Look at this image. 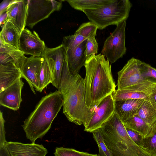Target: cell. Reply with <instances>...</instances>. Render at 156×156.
Masks as SVG:
<instances>
[{
    "label": "cell",
    "instance_id": "1",
    "mask_svg": "<svg viewBox=\"0 0 156 156\" xmlns=\"http://www.w3.org/2000/svg\"><path fill=\"white\" fill-rule=\"evenodd\" d=\"M58 91L63 99V113L68 120L77 125L88 124L95 110L87 108L85 102L84 80L69 70L67 59L64 63Z\"/></svg>",
    "mask_w": 156,
    "mask_h": 156
},
{
    "label": "cell",
    "instance_id": "2",
    "mask_svg": "<svg viewBox=\"0 0 156 156\" xmlns=\"http://www.w3.org/2000/svg\"><path fill=\"white\" fill-rule=\"evenodd\" d=\"M85 102L90 109H95L106 97L115 90L110 62L100 54L87 58L84 65Z\"/></svg>",
    "mask_w": 156,
    "mask_h": 156
},
{
    "label": "cell",
    "instance_id": "3",
    "mask_svg": "<svg viewBox=\"0 0 156 156\" xmlns=\"http://www.w3.org/2000/svg\"><path fill=\"white\" fill-rule=\"evenodd\" d=\"M63 105L62 94L58 90L42 97L22 126L27 139L35 143L43 137Z\"/></svg>",
    "mask_w": 156,
    "mask_h": 156
},
{
    "label": "cell",
    "instance_id": "4",
    "mask_svg": "<svg viewBox=\"0 0 156 156\" xmlns=\"http://www.w3.org/2000/svg\"><path fill=\"white\" fill-rule=\"evenodd\" d=\"M101 129L105 143L112 156H153L132 140L115 112Z\"/></svg>",
    "mask_w": 156,
    "mask_h": 156
},
{
    "label": "cell",
    "instance_id": "5",
    "mask_svg": "<svg viewBox=\"0 0 156 156\" xmlns=\"http://www.w3.org/2000/svg\"><path fill=\"white\" fill-rule=\"evenodd\" d=\"M132 4L128 0H112L99 8L83 11L90 22L95 24L98 29L118 23L128 18Z\"/></svg>",
    "mask_w": 156,
    "mask_h": 156
},
{
    "label": "cell",
    "instance_id": "6",
    "mask_svg": "<svg viewBox=\"0 0 156 156\" xmlns=\"http://www.w3.org/2000/svg\"><path fill=\"white\" fill-rule=\"evenodd\" d=\"M126 20L117 24L115 30L104 42L101 54L111 63L122 58L126 53L125 42Z\"/></svg>",
    "mask_w": 156,
    "mask_h": 156
},
{
    "label": "cell",
    "instance_id": "7",
    "mask_svg": "<svg viewBox=\"0 0 156 156\" xmlns=\"http://www.w3.org/2000/svg\"><path fill=\"white\" fill-rule=\"evenodd\" d=\"M63 0H27L28 9L26 26L31 28L48 18L54 11L61 9Z\"/></svg>",
    "mask_w": 156,
    "mask_h": 156
},
{
    "label": "cell",
    "instance_id": "8",
    "mask_svg": "<svg viewBox=\"0 0 156 156\" xmlns=\"http://www.w3.org/2000/svg\"><path fill=\"white\" fill-rule=\"evenodd\" d=\"M115 112V101L112 94L105 98L97 106L92 117L84 127V130L92 133L101 128Z\"/></svg>",
    "mask_w": 156,
    "mask_h": 156
},
{
    "label": "cell",
    "instance_id": "9",
    "mask_svg": "<svg viewBox=\"0 0 156 156\" xmlns=\"http://www.w3.org/2000/svg\"><path fill=\"white\" fill-rule=\"evenodd\" d=\"M140 60L132 58L118 72V90L125 89L142 82L144 80L141 76Z\"/></svg>",
    "mask_w": 156,
    "mask_h": 156
},
{
    "label": "cell",
    "instance_id": "10",
    "mask_svg": "<svg viewBox=\"0 0 156 156\" xmlns=\"http://www.w3.org/2000/svg\"><path fill=\"white\" fill-rule=\"evenodd\" d=\"M66 54V50L63 45L61 44L54 48H50L46 47L41 56L53 67L51 83L58 89L60 82Z\"/></svg>",
    "mask_w": 156,
    "mask_h": 156
},
{
    "label": "cell",
    "instance_id": "11",
    "mask_svg": "<svg viewBox=\"0 0 156 156\" xmlns=\"http://www.w3.org/2000/svg\"><path fill=\"white\" fill-rule=\"evenodd\" d=\"M46 47L44 41L35 31L32 32L27 28L22 31L20 38L19 49L24 55L41 57Z\"/></svg>",
    "mask_w": 156,
    "mask_h": 156
},
{
    "label": "cell",
    "instance_id": "12",
    "mask_svg": "<svg viewBox=\"0 0 156 156\" xmlns=\"http://www.w3.org/2000/svg\"><path fill=\"white\" fill-rule=\"evenodd\" d=\"M44 58L31 56L26 57L21 68L22 77L25 79L33 91H38L40 72Z\"/></svg>",
    "mask_w": 156,
    "mask_h": 156
},
{
    "label": "cell",
    "instance_id": "13",
    "mask_svg": "<svg viewBox=\"0 0 156 156\" xmlns=\"http://www.w3.org/2000/svg\"><path fill=\"white\" fill-rule=\"evenodd\" d=\"M27 9V0H12L5 11V21H10L22 33L26 26Z\"/></svg>",
    "mask_w": 156,
    "mask_h": 156
},
{
    "label": "cell",
    "instance_id": "14",
    "mask_svg": "<svg viewBox=\"0 0 156 156\" xmlns=\"http://www.w3.org/2000/svg\"><path fill=\"white\" fill-rule=\"evenodd\" d=\"M24 83L21 79L0 92V105L14 111L18 110L22 101L21 91Z\"/></svg>",
    "mask_w": 156,
    "mask_h": 156
},
{
    "label": "cell",
    "instance_id": "15",
    "mask_svg": "<svg viewBox=\"0 0 156 156\" xmlns=\"http://www.w3.org/2000/svg\"><path fill=\"white\" fill-rule=\"evenodd\" d=\"M11 156H45L48 151L42 144L7 141L5 143Z\"/></svg>",
    "mask_w": 156,
    "mask_h": 156
},
{
    "label": "cell",
    "instance_id": "16",
    "mask_svg": "<svg viewBox=\"0 0 156 156\" xmlns=\"http://www.w3.org/2000/svg\"><path fill=\"white\" fill-rule=\"evenodd\" d=\"M145 100L130 99L115 101V112L122 122L136 115Z\"/></svg>",
    "mask_w": 156,
    "mask_h": 156
},
{
    "label": "cell",
    "instance_id": "17",
    "mask_svg": "<svg viewBox=\"0 0 156 156\" xmlns=\"http://www.w3.org/2000/svg\"><path fill=\"white\" fill-rule=\"evenodd\" d=\"M87 40L73 49L66 50V58L70 73L78 74L81 68L84 66L87 58L84 54Z\"/></svg>",
    "mask_w": 156,
    "mask_h": 156
},
{
    "label": "cell",
    "instance_id": "18",
    "mask_svg": "<svg viewBox=\"0 0 156 156\" xmlns=\"http://www.w3.org/2000/svg\"><path fill=\"white\" fill-rule=\"evenodd\" d=\"M22 78L20 69L13 63L0 64V92Z\"/></svg>",
    "mask_w": 156,
    "mask_h": 156
},
{
    "label": "cell",
    "instance_id": "19",
    "mask_svg": "<svg viewBox=\"0 0 156 156\" xmlns=\"http://www.w3.org/2000/svg\"><path fill=\"white\" fill-rule=\"evenodd\" d=\"M26 57L20 50L0 41V64L13 63L20 69Z\"/></svg>",
    "mask_w": 156,
    "mask_h": 156
},
{
    "label": "cell",
    "instance_id": "20",
    "mask_svg": "<svg viewBox=\"0 0 156 156\" xmlns=\"http://www.w3.org/2000/svg\"><path fill=\"white\" fill-rule=\"evenodd\" d=\"M21 32L10 21L6 20L3 24L0 34V41L18 50Z\"/></svg>",
    "mask_w": 156,
    "mask_h": 156
},
{
    "label": "cell",
    "instance_id": "21",
    "mask_svg": "<svg viewBox=\"0 0 156 156\" xmlns=\"http://www.w3.org/2000/svg\"><path fill=\"white\" fill-rule=\"evenodd\" d=\"M137 115L150 126L156 121V105L149 98L144 101Z\"/></svg>",
    "mask_w": 156,
    "mask_h": 156
},
{
    "label": "cell",
    "instance_id": "22",
    "mask_svg": "<svg viewBox=\"0 0 156 156\" xmlns=\"http://www.w3.org/2000/svg\"><path fill=\"white\" fill-rule=\"evenodd\" d=\"M122 123L126 128L138 133L144 137L149 134L151 129V126L148 125L137 115L123 122Z\"/></svg>",
    "mask_w": 156,
    "mask_h": 156
},
{
    "label": "cell",
    "instance_id": "23",
    "mask_svg": "<svg viewBox=\"0 0 156 156\" xmlns=\"http://www.w3.org/2000/svg\"><path fill=\"white\" fill-rule=\"evenodd\" d=\"M112 0H67L74 9L82 11L87 9H96L105 5Z\"/></svg>",
    "mask_w": 156,
    "mask_h": 156
},
{
    "label": "cell",
    "instance_id": "24",
    "mask_svg": "<svg viewBox=\"0 0 156 156\" xmlns=\"http://www.w3.org/2000/svg\"><path fill=\"white\" fill-rule=\"evenodd\" d=\"M53 70L47 61L44 58L40 72L38 91L41 92L52 80Z\"/></svg>",
    "mask_w": 156,
    "mask_h": 156
},
{
    "label": "cell",
    "instance_id": "25",
    "mask_svg": "<svg viewBox=\"0 0 156 156\" xmlns=\"http://www.w3.org/2000/svg\"><path fill=\"white\" fill-rule=\"evenodd\" d=\"M115 101L130 99H142L147 100L149 97L147 95L136 92L126 88L116 90L112 94Z\"/></svg>",
    "mask_w": 156,
    "mask_h": 156
},
{
    "label": "cell",
    "instance_id": "26",
    "mask_svg": "<svg viewBox=\"0 0 156 156\" xmlns=\"http://www.w3.org/2000/svg\"><path fill=\"white\" fill-rule=\"evenodd\" d=\"M142 147L153 156H156V121L151 126L149 134L143 137Z\"/></svg>",
    "mask_w": 156,
    "mask_h": 156
},
{
    "label": "cell",
    "instance_id": "27",
    "mask_svg": "<svg viewBox=\"0 0 156 156\" xmlns=\"http://www.w3.org/2000/svg\"><path fill=\"white\" fill-rule=\"evenodd\" d=\"M98 29V27L95 24L89 22L82 24L75 33L82 36L87 40L95 38Z\"/></svg>",
    "mask_w": 156,
    "mask_h": 156
},
{
    "label": "cell",
    "instance_id": "28",
    "mask_svg": "<svg viewBox=\"0 0 156 156\" xmlns=\"http://www.w3.org/2000/svg\"><path fill=\"white\" fill-rule=\"evenodd\" d=\"M92 133L98 145L99 149L98 156H112L105 143L101 128L93 131Z\"/></svg>",
    "mask_w": 156,
    "mask_h": 156
},
{
    "label": "cell",
    "instance_id": "29",
    "mask_svg": "<svg viewBox=\"0 0 156 156\" xmlns=\"http://www.w3.org/2000/svg\"><path fill=\"white\" fill-rule=\"evenodd\" d=\"M86 40H87L82 36L74 33L73 35L64 37L62 44L65 47L66 50L68 49H73Z\"/></svg>",
    "mask_w": 156,
    "mask_h": 156
},
{
    "label": "cell",
    "instance_id": "30",
    "mask_svg": "<svg viewBox=\"0 0 156 156\" xmlns=\"http://www.w3.org/2000/svg\"><path fill=\"white\" fill-rule=\"evenodd\" d=\"M54 154L55 156H98L97 154H91L73 148L63 147H56Z\"/></svg>",
    "mask_w": 156,
    "mask_h": 156
},
{
    "label": "cell",
    "instance_id": "31",
    "mask_svg": "<svg viewBox=\"0 0 156 156\" xmlns=\"http://www.w3.org/2000/svg\"><path fill=\"white\" fill-rule=\"evenodd\" d=\"M140 68L141 76L144 79H152L156 80V68L142 62L140 66Z\"/></svg>",
    "mask_w": 156,
    "mask_h": 156
},
{
    "label": "cell",
    "instance_id": "32",
    "mask_svg": "<svg viewBox=\"0 0 156 156\" xmlns=\"http://www.w3.org/2000/svg\"><path fill=\"white\" fill-rule=\"evenodd\" d=\"M98 44L95 38H90L87 40L84 54L87 58L98 53Z\"/></svg>",
    "mask_w": 156,
    "mask_h": 156
},
{
    "label": "cell",
    "instance_id": "33",
    "mask_svg": "<svg viewBox=\"0 0 156 156\" xmlns=\"http://www.w3.org/2000/svg\"><path fill=\"white\" fill-rule=\"evenodd\" d=\"M126 129L128 135L132 140L136 144L143 148L142 140L144 137L132 130L126 128Z\"/></svg>",
    "mask_w": 156,
    "mask_h": 156
},
{
    "label": "cell",
    "instance_id": "34",
    "mask_svg": "<svg viewBox=\"0 0 156 156\" xmlns=\"http://www.w3.org/2000/svg\"><path fill=\"white\" fill-rule=\"evenodd\" d=\"M5 121L2 112L0 111V147L5 144L7 142L5 140Z\"/></svg>",
    "mask_w": 156,
    "mask_h": 156
},
{
    "label": "cell",
    "instance_id": "35",
    "mask_svg": "<svg viewBox=\"0 0 156 156\" xmlns=\"http://www.w3.org/2000/svg\"><path fill=\"white\" fill-rule=\"evenodd\" d=\"M12 0H4L1 4L0 15L5 12L6 10Z\"/></svg>",
    "mask_w": 156,
    "mask_h": 156
},
{
    "label": "cell",
    "instance_id": "36",
    "mask_svg": "<svg viewBox=\"0 0 156 156\" xmlns=\"http://www.w3.org/2000/svg\"><path fill=\"white\" fill-rule=\"evenodd\" d=\"M0 156H11L5 144L0 147Z\"/></svg>",
    "mask_w": 156,
    "mask_h": 156
},
{
    "label": "cell",
    "instance_id": "37",
    "mask_svg": "<svg viewBox=\"0 0 156 156\" xmlns=\"http://www.w3.org/2000/svg\"><path fill=\"white\" fill-rule=\"evenodd\" d=\"M148 98L156 105V93L150 95Z\"/></svg>",
    "mask_w": 156,
    "mask_h": 156
}]
</instances>
